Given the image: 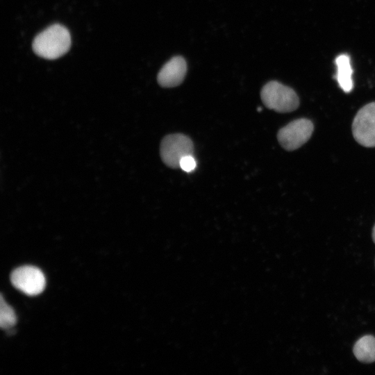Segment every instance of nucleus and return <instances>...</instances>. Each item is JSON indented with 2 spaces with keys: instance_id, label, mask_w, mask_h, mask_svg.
Masks as SVG:
<instances>
[{
  "instance_id": "5",
  "label": "nucleus",
  "mask_w": 375,
  "mask_h": 375,
  "mask_svg": "<svg viewBox=\"0 0 375 375\" xmlns=\"http://www.w3.org/2000/svg\"><path fill=\"white\" fill-rule=\"evenodd\" d=\"M352 132L360 144L375 147V102L365 105L357 112L352 124Z\"/></svg>"
},
{
  "instance_id": "8",
  "label": "nucleus",
  "mask_w": 375,
  "mask_h": 375,
  "mask_svg": "<svg viewBox=\"0 0 375 375\" xmlns=\"http://www.w3.org/2000/svg\"><path fill=\"white\" fill-rule=\"evenodd\" d=\"M337 66L336 78L340 87L345 92H349L353 88V80L350 58L347 54H341L335 59Z\"/></svg>"
},
{
  "instance_id": "9",
  "label": "nucleus",
  "mask_w": 375,
  "mask_h": 375,
  "mask_svg": "<svg viewBox=\"0 0 375 375\" xmlns=\"http://www.w3.org/2000/svg\"><path fill=\"white\" fill-rule=\"evenodd\" d=\"M353 351L360 362L370 363L375 361V338L365 335L356 341Z\"/></svg>"
},
{
  "instance_id": "1",
  "label": "nucleus",
  "mask_w": 375,
  "mask_h": 375,
  "mask_svg": "<svg viewBox=\"0 0 375 375\" xmlns=\"http://www.w3.org/2000/svg\"><path fill=\"white\" fill-rule=\"evenodd\" d=\"M71 46L69 31L60 24H53L40 33L33 40V49L39 56L56 59L68 51Z\"/></svg>"
},
{
  "instance_id": "6",
  "label": "nucleus",
  "mask_w": 375,
  "mask_h": 375,
  "mask_svg": "<svg viewBox=\"0 0 375 375\" xmlns=\"http://www.w3.org/2000/svg\"><path fill=\"white\" fill-rule=\"evenodd\" d=\"M10 280L17 290L29 296L40 294L46 285L42 272L38 267L30 265L15 269L11 274Z\"/></svg>"
},
{
  "instance_id": "12",
  "label": "nucleus",
  "mask_w": 375,
  "mask_h": 375,
  "mask_svg": "<svg viewBox=\"0 0 375 375\" xmlns=\"http://www.w3.org/2000/svg\"><path fill=\"white\" fill-rule=\"evenodd\" d=\"M372 238H373V240H374V242L375 243V225H374V228H373Z\"/></svg>"
},
{
  "instance_id": "10",
  "label": "nucleus",
  "mask_w": 375,
  "mask_h": 375,
  "mask_svg": "<svg viewBox=\"0 0 375 375\" xmlns=\"http://www.w3.org/2000/svg\"><path fill=\"white\" fill-rule=\"evenodd\" d=\"M17 322L15 311L1 296L0 303V326L2 328L8 329L12 327Z\"/></svg>"
},
{
  "instance_id": "11",
  "label": "nucleus",
  "mask_w": 375,
  "mask_h": 375,
  "mask_svg": "<svg viewBox=\"0 0 375 375\" xmlns=\"http://www.w3.org/2000/svg\"><path fill=\"white\" fill-rule=\"evenodd\" d=\"M196 167V161L192 155L183 157L180 161V168L187 172L194 170Z\"/></svg>"
},
{
  "instance_id": "4",
  "label": "nucleus",
  "mask_w": 375,
  "mask_h": 375,
  "mask_svg": "<svg viewBox=\"0 0 375 375\" xmlns=\"http://www.w3.org/2000/svg\"><path fill=\"white\" fill-rule=\"evenodd\" d=\"M313 128V124L309 119H298L281 128L278 132L277 139L285 149L293 151L308 140Z\"/></svg>"
},
{
  "instance_id": "2",
  "label": "nucleus",
  "mask_w": 375,
  "mask_h": 375,
  "mask_svg": "<svg viewBox=\"0 0 375 375\" xmlns=\"http://www.w3.org/2000/svg\"><path fill=\"white\" fill-rule=\"evenodd\" d=\"M260 97L267 108L278 112H292L299 105L297 93L292 88L275 81L263 86Z\"/></svg>"
},
{
  "instance_id": "7",
  "label": "nucleus",
  "mask_w": 375,
  "mask_h": 375,
  "mask_svg": "<svg viewBox=\"0 0 375 375\" xmlns=\"http://www.w3.org/2000/svg\"><path fill=\"white\" fill-rule=\"evenodd\" d=\"M187 72V64L182 56H174L167 62L158 74L157 81L163 88L179 85Z\"/></svg>"
},
{
  "instance_id": "3",
  "label": "nucleus",
  "mask_w": 375,
  "mask_h": 375,
  "mask_svg": "<svg viewBox=\"0 0 375 375\" xmlns=\"http://www.w3.org/2000/svg\"><path fill=\"white\" fill-rule=\"evenodd\" d=\"M192 141L181 133L170 134L165 136L160 147V154L162 162L169 167H180L181 160L189 155H193Z\"/></svg>"
}]
</instances>
